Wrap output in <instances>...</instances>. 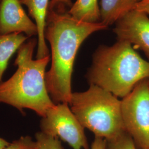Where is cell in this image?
Returning a JSON list of instances; mask_svg holds the SVG:
<instances>
[{
  "mask_svg": "<svg viewBox=\"0 0 149 149\" xmlns=\"http://www.w3.org/2000/svg\"><path fill=\"white\" fill-rule=\"evenodd\" d=\"M102 22L87 23L77 20L66 12L48 10L44 32L52 51V64L45 74L48 93L55 104L69 103L71 79L76 54L91 34L106 30Z\"/></svg>",
  "mask_w": 149,
  "mask_h": 149,
  "instance_id": "cell-1",
  "label": "cell"
},
{
  "mask_svg": "<svg viewBox=\"0 0 149 149\" xmlns=\"http://www.w3.org/2000/svg\"><path fill=\"white\" fill-rule=\"evenodd\" d=\"M1 1H2V0H0V5H1Z\"/></svg>",
  "mask_w": 149,
  "mask_h": 149,
  "instance_id": "cell-20",
  "label": "cell"
},
{
  "mask_svg": "<svg viewBox=\"0 0 149 149\" xmlns=\"http://www.w3.org/2000/svg\"><path fill=\"white\" fill-rule=\"evenodd\" d=\"M37 44V39L32 38L18 49L15 61L17 69L8 80L0 84V103L10 105L21 113L29 109L43 118L55 104L45 82V70L50 56L34 60Z\"/></svg>",
  "mask_w": 149,
  "mask_h": 149,
  "instance_id": "cell-2",
  "label": "cell"
},
{
  "mask_svg": "<svg viewBox=\"0 0 149 149\" xmlns=\"http://www.w3.org/2000/svg\"><path fill=\"white\" fill-rule=\"evenodd\" d=\"M148 80H149V79H148Z\"/></svg>",
  "mask_w": 149,
  "mask_h": 149,
  "instance_id": "cell-22",
  "label": "cell"
},
{
  "mask_svg": "<svg viewBox=\"0 0 149 149\" xmlns=\"http://www.w3.org/2000/svg\"><path fill=\"white\" fill-rule=\"evenodd\" d=\"M138 0H101V22L108 27L136 8Z\"/></svg>",
  "mask_w": 149,
  "mask_h": 149,
  "instance_id": "cell-10",
  "label": "cell"
},
{
  "mask_svg": "<svg viewBox=\"0 0 149 149\" xmlns=\"http://www.w3.org/2000/svg\"><path fill=\"white\" fill-rule=\"evenodd\" d=\"M113 32L118 40L126 41L142 50L149 61V18L136 9L130 11L116 23Z\"/></svg>",
  "mask_w": 149,
  "mask_h": 149,
  "instance_id": "cell-7",
  "label": "cell"
},
{
  "mask_svg": "<svg viewBox=\"0 0 149 149\" xmlns=\"http://www.w3.org/2000/svg\"><path fill=\"white\" fill-rule=\"evenodd\" d=\"M29 38L22 33L0 35V84L12 56Z\"/></svg>",
  "mask_w": 149,
  "mask_h": 149,
  "instance_id": "cell-11",
  "label": "cell"
},
{
  "mask_svg": "<svg viewBox=\"0 0 149 149\" xmlns=\"http://www.w3.org/2000/svg\"><path fill=\"white\" fill-rule=\"evenodd\" d=\"M141 1V0H138V1Z\"/></svg>",
  "mask_w": 149,
  "mask_h": 149,
  "instance_id": "cell-21",
  "label": "cell"
},
{
  "mask_svg": "<svg viewBox=\"0 0 149 149\" xmlns=\"http://www.w3.org/2000/svg\"><path fill=\"white\" fill-rule=\"evenodd\" d=\"M106 141V149H136L133 139L126 132Z\"/></svg>",
  "mask_w": 149,
  "mask_h": 149,
  "instance_id": "cell-13",
  "label": "cell"
},
{
  "mask_svg": "<svg viewBox=\"0 0 149 149\" xmlns=\"http://www.w3.org/2000/svg\"><path fill=\"white\" fill-rule=\"evenodd\" d=\"M10 143L6 141L4 139L0 138V149H3L7 146Z\"/></svg>",
  "mask_w": 149,
  "mask_h": 149,
  "instance_id": "cell-19",
  "label": "cell"
},
{
  "mask_svg": "<svg viewBox=\"0 0 149 149\" xmlns=\"http://www.w3.org/2000/svg\"><path fill=\"white\" fill-rule=\"evenodd\" d=\"M22 33L28 37L38 35L36 24L23 8L19 0H2L0 5V35Z\"/></svg>",
  "mask_w": 149,
  "mask_h": 149,
  "instance_id": "cell-8",
  "label": "cell"
},
{
  "mask_svg": "<svg viewBox=\"0 0 149 149\" xmlns=\"http://www.w3.org/2000/svg\"><path fill=\"white\" fill-rule=\"evenodd\" d=\"M86 77L90 85L123 98L139 82L149 79V61L130 43L118 40L112 46L101 45L96 49Z\"/></svg>",
  "mask_w": 149,
  "mask_h": 149,
  "instance_id": "cell-3",
  "label": "cell"
},
{
  "mask_svg": "<svg viewBox=\"0 0 149 149\" xmlns=\"http://www.w3.org/2000/svg\"><path fill=\"white\" fill-rule=\"evenodd\" d=\"M71 0H51L48 10H54L58 12H66L72 6Z\"/></svg>",
  "mask_w": 149,
  "mask_h": 149,
  "instance_id": "cell-16",
  "label": "cell"
},
{
  "mask_svg": "<svg viewBox=\"0 0 149 149\" xmlns=\"http://www.w3.org/2000/svg\"><path fill=\"white\" fill-rule=\"evenodd\" d=\"M125 131L141 149H149V81L142 80L121 101Z\"/></svg>",
  "mask_w": 149,
  "mask_h": 149,
  "instance_id": "cell-5",
  "label": "cell"
},
{
  "mask_svg": "<svg viewBox=\"0 0 149 149\" xmlns=\"http://www.w3.org/2000/svg\"><path fill=\"white\" fill-rule=\"evenodd\" d=\"M106 139L95 136V138L91 145V149H106Z\"/></svg>",
  "mask_w": 149,
  "mask_h": 149,
  "instance_id": "cell-17",
  "label": "cell"
},
{
  "mask_svg": "<svg viewBox=\"0 0 149 149\" xmlns=\"http://www.w3.org/2000/svg\"><path fill=\"white\" fill-rule=\"evenodd\" d=\"M38 149H64L59 139L43 133L41 131L35 135Z\"/></svg>",
  "mask_w": 149,
  "mask_h": 149,
  "instance_id": "cell-14",
  "label": "cell"
},
{
  "mask_svg": "<svg viewBox=\"0 0 149 149\" xmlns=\"http://www.w3.org/2000/svg\"><path fill=\"white\" fill-rule=\"evenodd\" d=\"M74 19L87 23L101 22L98 0H77L68 11Z\"/></svg>",
  "mask_w": 149,
  "mask_h": 149,
  "instance_id": "cell-12",
  "label": "cell"
},
{
  "mask_svg": "<svg viewBox=\"0 0 149 149\" xmlns=\"http://www.w3.org/2000/svg\"><path fill=\"white\" fill-rule=\"evenodd\" d=\"M22 5L26 6L29 16L34 19L38 28V48L36 59H42L49 55V51L44 37L46 18L49 0H19Z\"/></svg>",
  "mask_w": 149,
  "mask_h": 149,
  "instance_id": "cell-9",
  "label": "cell"
},
{
  "mask_svg": "<svg viewBox=\"0 0 149 149\" xmlns=\"http://www.w3.org/2000/svg\"><path fill=\"white\" fill-rule=\"evenodd\" d=\"M3 149H38L37 142L29 136H22Z\"/></svg>",
  "mask_w": 149,
  "mask_h": 149,
  "instance_id": "cell-15",
  "label": "cell"
},
{
  "mask_svg": "<svg viewBox=\"0 0 149 149\" xmlns=\"http://www.w3.org/2000/svg\"><path fill=\"white\" fill-rule=\"evenodd\" d=\"M69 105L66 103H61L49 109L40 123L41 132L60 139L73 149H89L85 128Z\"/></svg>",
  "mask_w": 149,
  "mask_h": 149,
  "instance_id": "cell-6",
  "label": "cell"
},
{
  "mask_svg": "<svg viewBox=\"0 0 149 149\" xmlns=\"http://www.w3.org/2000/svg\"><path fill=\"white\" fill-rule=\"evenodd\" d=\"M69 104L80 124L95 136L109 140L125 132L121 101L98 86L90 85L87 90L72 93Z\"/></svg>",
  "mask_w": 149,
  "mask_h": 149,
  "instance_id": "cell-4",
  "label": "cell"
},
{
  "mask_svg": "<svg viewBox=\"0 0 149 149\" xmlns=\"http://www.w3.org/2000/svg\"><path fill=\"white\" fill-rule=\"evenodd\" d=\"M135 9L146 15H149V0H141L139 1Z\"/></svg>",
  "mask_w": 149,
  "mask_h": 149,
  "instance_id": "cell-18",
  "label": "cell"
}]
</instances>
